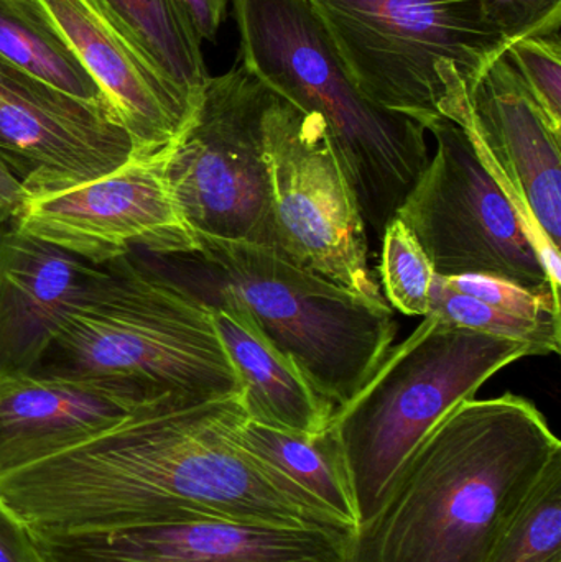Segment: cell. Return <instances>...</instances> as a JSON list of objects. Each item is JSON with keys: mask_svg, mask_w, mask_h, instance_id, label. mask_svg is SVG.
<instances>
[{"mask_svg": "<svg viewBox=\"0 0 561 562\" xmlns=\"http://www.w3.org/2000/svg\"><path fill=\"white\" fill-rule=\"evenodd\" d=\"M358 88L425 125L467 127L478 82L509 46L497 0H306Z\"/></svg>", "mask_w": 561, "mask_h": 562, "instance_id": "cell-5", "label": "cell"}, {"mask_svg": "<svg viewBox=\"0 0 561 562\" xmlns=\"http://www.w3.org/2000/svg\"><path fill=\"white\" fill-rule=\"evenodd\" d=\"M134 409L81 383L0 380V479L88 441Z\"/></svg>", "mask_w": 561, "mask_h": 562, "instance_id": "cell-17", "label": "cell"}, {"mask_svg": "<svg viewBox=\"0 0 561 562\" xmlns=\"http://www.w3.org/2000/svg\"><path fill=\"white\" fill-rule=\"evenodd\" d=\"M10 224L96 266L132 252L173 256L198 250L171 196L165 154L134 157L104 177L30 196Z\"/></svg>", "mask_w": 561, "mask_h": 562, "instance_id": "cell-11", "label": "cell"}, {"mask_svg": "<svg viewBox=\"0 0 561 562\" xmlns=\"http://www.w3.org/2000/svg\"><path fill=\"white\" fill-rule=\"evenodd\" d=\"M0 562H46L36 548L32 533L0 502Z\"/></svg>", "mask_w": 561, "mask_h": 562, "instance_id": "cell-28", "label": "cell"}, {"mask_svg": "<svg viewBox=\"0 0 561 562\" xmlns=\"http://www.w3.org/2000/svg\"><path fill=\"white\" fill-rule=\"evenodd\" d=\"M193 23L200 38L214 42L233 0H177Z\"/></svg>", "mask_w": 561, "mask_h": 562, "instance_id": "cell-29", "label": "cell"}, {"mask_svg": "<svg viewBox=\"0 0 561 562\" xmlns=\"http://www.w3.org/2000/svg\"><path fill=\"white\" fill-rule=\"evenodd\" d=\"M134 157L109 105L72 98L0 58V160L30 196L104 177Z\"/></svg>", "mask_w": 561, "mask_h": 562, "instance_id": "cell-12", "label": "cell"}, {"mask_svg": "<svg viewBox=\"0 0 561 562\" xmlns=\"http://www.w3.org/2000/svg\"><path fill=\"white\" fill-rule=\"evenodd\" d=\"M32 537L46 562H345L349 535L210 517Z\"/></svg>", "mask_w": 561, "mask_h": 562, "instance_id": "cell-14", "label": "cell"}, {"mask_svg": "<svg viewBox=\"0 0 561 562\" xmlns=\"http://www.w3.org/2000/svg\"><path fill=\"white\" fill-rule=\"evenodd\" d=\"M441 280L451 290L476 297L504 313L516 314L527 319L561 321L559 297L532 293L509 281L491 277H441Z\"/></svg>", "mask_w": 561, "mask_h": 562, "instance_id": "cell-26", "label": "cell"}, {"mask_svg": "<svg viewBox=\"0 0 561 562\" xmlns=\"http://www.w3.org/2000/svg\"><path fill=\"white\" fill-rule=\"evenodd\" d=\"M428 314L491 336L506 337L529 347L530 356H550L561 350V321H536L504 313L476 297L458 293L434 276Z\"/></svg>", "mask_w": 561, "mask_h": 562, "instance_id": "cell-23", "label": "cell"}, {"mask_svg": "<svg viewBox=\"0 0 561 562\" xmlns=\"http://www.w3.org/2000/svg\"><path fill=\"white\" fill-rule=\"evenodd\" d=\"M102 276L104 266L0 226V380L32 372Z\"/></svg>", "mask_w": 561, "mask_h": 562, "instance_id": "cell-16", "label": "cell"}, {"mask_svg": "<svg viewBox=\"0 0 561 562\" xmlns=\"http://www.w3.org/2000/svg\"><path fill=\"white\" fill-rule=\"evenodd\" d=\"M158 71L184 95L200 102L210 81L201 43L177 0H105Z\"/></svg>", "mask_w": 561, "mask_h": 562, "instance_id": "cell-21", "label": "cell"}, {"mask_svg": "<svg viewBox=\"0 0 561 562\" xmlns=\"http://www.w3.org/2000/svg\"><path fill=\"white\" fill-rule=\"evenodd\" d=\"M243 396L138 406L88 441L0 479V502L36 535L227 518L351 535L300 504L236 438Z\"/></svg>", "mask_w": 561, "mask_h": 562, "instance_id": "cell-1", "label": "cell"}, {"mask_svg": "<svg viewBox=\"0 0 561 562\" xmlns=\"http://www.w3.org/2000/svg\"><path fill=\"white\" fill-rule=\"evenodd\" d=\"M382 286L389 303L407 316H427L434 269L420 244L399 217L382 234Z\"/></svg>", "mask_w": 561, "mask_h": 562, "instance_id": "cell-24", "label": "cell"}, {"mask_svg": "<svg viewBox=\"0 0 561 562\" xmlns=\"http://www.w3.org/2000/svg\"><path fill=\"white\" fill-rule=\"evenodd\" d=\"M134 142L135 157L165 154L198 102L175 88L105 0H38Z\"/></svg>", "mask_w": 561, "mask_h": 562, "instance_id": "cell-15", "label": "cell"}, {"mask_svg": "<svg viewBox=\"0 0 561 562\" xmlns=\"http://www.w3.org/2000/svg\"><path fill=\"white\" fill-rule=\"evenodd\" d=\"M561 442L524 396L468 400L408 456L356 525L345 562H486Z\"/></svg>", "mask_w": 561, "mask_h": 562, "instance_id": "cell-2", "label": "cell"}, {"mask_svg": "<svg viewBox=\"0 0 561 562\" xmlns=\"http://www.w3.org/2000/svg\"><path fill=\"white\" fill-rule=\"evenodd\" d=\"M263 154L283 257L388 306L369 267L368 226L322 115L272 91Z\"/></svg>", "mask_w": 561, "mask_h": 562, "instance_id": "cell-10", "label": "cell"}, {"mask_svg": "<svg viewBox=\"0 0 561 562\" xmlns=\"http://www.w3.org/2000/svg\"><path fill=\"white\" fill-rule=\"evenodd\" d=\"M526 357L529 347L517 340L434 314L391 349L326 428L345 468L358 525L375 514L399 469L431 429L451 409L476 398L491 376Z\"/></svg>", "mask_w": 561, "mask_h": 562, "instance_id": "cell-7", "label": "cell"}, {"mask_svg": "<svg viewBox=\"0 0 561 562\" xmlns=\"http://www.w3.org/2000/svg\"><path fill=\"white\" fill-rule=\"evenodd\" d=\"M217 334L243 383V403L253 422L299 432L322 435L335 406L276 352L229 307L210 304Z\"/></svg>", "mask_w": 561, "mask_h": 562, "instance_id": "cell-18", "label": "cell"}, {"mask_svg": "<svg viewBox=\"0 0 561 562\" xmlns=\"http://www.w3.org/2000/svg\"><path fill=\"white\" fill-rule=\"evenodd\" d=\"M29 198L26 188L0 160V226L15 220Z\"/></svg>", "mask_w": 561, "mask_h": 562, "instance_id": "cell-30", "label": "cell"}, {"mask_svg": "<svg viewBox=\"0 0 561 562\" xmlns=\"http://www.w3.org/2000/svg\"><path fill=\"white\" fill-rule=\"evenodd\" d=\"M0 58L72 98L109 105L38 0H0Z\"/></svg>", "mask_w": 561, "mask_h": 562, "instance_id": "cell-20", "label": "cell"}, {"mask_svg": "<svg viewBox=\"0 0 561 562\" xmlns=\"http://www.w3.org/2000/svg\"><path fill=\"white\" fill-rule=\"evenodd\" d=\"M272 89L244 65L210 78L193 119L165 151V177L200 240L253 244L283 257L263 124Z\"/></svg>", "mask_w": 561, "mask_h": 562, "instance_id": "cell-8", "label": "cell"}, {"mask_svg": "<svg viewBox=\"0 0 561 562\" xmlns=\"http://www.w3.org/2000/svg\"><path fill=\"white\" fill-rule=\"evenodd\" d=\"M427 132L437 151L395 217L414 234L435 276L491 277L560 300L526 224L467 131L437 119Z\"/></svg>", "mask_w": 561, "mask_h": 562, "instance_id": "cell-9", "label": "cell"}, {"mask_svg": "<svg viewBox=\"0 0 561 562\" xmlns=\"http://www.w3.org/2000/svg\"><path fill=\"white\" fill-rule=\"evenodd\" d=\"M188 259L213 290L204 303L239 314L335 409L355 398L391 352V306L296 266L266 247L200 240Z\"/></svg>", "mask_w": 561, "mask_h": 562, "instance_id": "cell-6", "label": "cell"}, {"mask_svg": "<svg viewBox=\"0 0 561 562\" xmlns=\"http://www.w3.org/2000/svg\"><path fill=\"white\" fill-rule=\"evenodd\" d=\"M468 137L526 224L553 286L561 283V131L506 53L471 95Z\"/></svg>", "mask_w": 561, "mask_h": 562, "instance_id": "cell-13", "label": "cell"}, {"mask_svg": "<svg viewBox=\"0 0 561 562\" xmlns=\"http://www.w3.org/2000/svg\"><path fill=\"white\" fill-rule=\"evenodd\" d=\"M497 20L507 40L560 33L561 0H497Z\"/></svg>", "mask_w": 561, "mask_h": 562, "instance_id": "cell-27", "label": "cell"}, {"mask_svg": "<svg viewBox=\"0 0 561 562\" xmlns=\"http://www.w3.org/2000/svg\"><path fill=\"white\" fill-rule=\"evenodd\" d=\"M506 55L553 127L561 131L560 33L514 40Z\"/></svg>", "mask_w": 561, "mask_h": 562, "instance_id": "cell-25", "label": "cell"}, {"mask_svg": "<svg viewBox=\"0 0 561 562\" xmlns=\"http://www.w3.org/2000/svg\"><path fill=\"white\" fill-rule=\"evenodd\" d=\"M240 65L328 125L366 226H385L428 161L427 128L375 104L356 85L306 0H233Z\"/></svg>", "mask_w": 561, "mask_h": 562, "instance_id": "cell-4", "label": "cell"}, {"mask_svg": "<svg viewBox=\"0 0 561 562\" xmlns=\"http://www.w3.org/2000/svg\"><path fill=\"white\" fill-rule=\"evenodd\" d=\"M239 445L300 504L355 530V504L338 449L328 431L308 436L246 418L236 431Z\"/></svg>", "mask_w": 561, "mask_h": 562, "instance_id": "cell-19", "label": "cell"}, {"mask_svg": "<svg viewBox=\"0 0 561 562\" xmlns=\"http://www.w3.org/2000/svg\"><path fill=\"white\" fill-rule=\"evenodd\" d=\"M486 562H561V454L510 518Z\"/></svg>", "mask_w": 561, "mask_h": 562, "instance_id": "cell-22", "label": "cell"}, {"mask_svg": "<svg viewBox=\"0 0 561 562\" xmlns=\"http://www.w3.org/2000/svg\"><path fill=\"white\" fill-rule=\"evenodd\" d=\"M29 375L81 383L134 408L244 393L210 304L135 252L104 263Z\"/></svg>", "mask_w": 561, "mask_h": 562, "instance_id": "cell-3", "label": "cell"}]
</instances>
